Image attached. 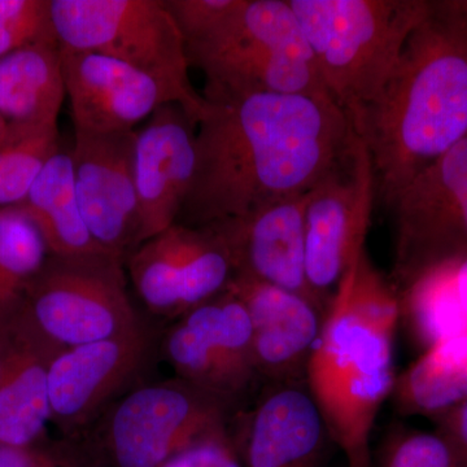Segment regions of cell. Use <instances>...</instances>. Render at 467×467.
<instances>
[{
  "mask_svg": "<svg viewBox=\"0 0 467 467\" xmlns=\"http://www.w3.org/2000/svg\"><path fill=\"white\" fill-rule=\"evenodd\" d=\"M196 164L175 223L202 227L309 192L358 134L331 98L204 90Z\"/></svg>",
  "mask_w": 467,
  "mask_h": 467,
  "instance_id": "1",
  "label": "cell"
},
{
  "mask_svg": "<svg viewBox=\"0 0 467 467\" xmlns=\"http://www.w3.org/2000/svg\"><path fill=\"white\" fill-rule=\"evenodd\" d=\"M356 134L387 205L467 137V0H434Z\"/></svg>",
  "mask_w": 467,
  "mask_h": 467,
  "instance_id": "2",
  "label": "cell"
},
{
  "mask_svg": "<svg viewBox=\"0 0 467 467\" xmlns=\"http://www.w3.org/2000/svg\"><path fill=\"white\" fill-rule=\"evenodd\" d=\"M400 296L367 250L347 270L306 370V387L347 467H373L371 432L391 398Z\"/></svg>",
  "mask_w": 467,
  "mask_h": 467,
  "instance_id": "3",
  "label": "cell"
},
{
  "mask_svg": "<svg viewBox=\"0 0 467 467\" xmlns=\"http://www.w3.org/2000/svg\"><path fill=\"white\" fill-rule=\"evenodd\" d=\"M319 77L353 130L376 103L431 0H288Z\"/></svg>",
  "mask_w": 467,
  "mask_h": 467,
  "instance_id": "4",
  "label": "cell"
},
{
  "mask_svg": "<svg viewBox=\"0 0 467 467\" xmlns=\"http://www.w3.org/2000/svg\"><path fill=\"white\" fill-rule=\"evenodd\" d=\"M184 45L190 67L205 77L204 90L331 98L288 0H238Z\"/></svg>",
  "mask_w": 467,
  "mask_h": 467,
  "instance_id": "5",
  "label": "cell"
},
{
  "mask_svg": "<svg viewBox=\"0 0 467 467\" xmlns=\"http://www.w3.org/2000/svg\"><path fill=\"white\" fill-rule=\"evenodd\" d=\"M58 45L116 58L173 92L198 126L205 99L192 88L182 34L162 0H51Z\"/></svg>",
  "mask_w": 467,
  "mask_h": 467,
  "instance_id": "6",
  "label": "cell"
},
{
  "mask_svg": "<svg viewBox=\"0 0 467 467\" xmlns=\"http://www.w3.org/2000/svg\"><path fill=\"white\" fill-rule=\"evenodd\" d=\"M234 410L186 380L144 384L99 418L98 439L110 467H161L187 445L232 423Z\"/></svg>",
  "mask_w": 467,
  "mask_h": 467,
  "instance_id": "7",
  "label": "cell"
},
{
  "mask_svg": "<svg viewBox=\"0 0 467 467\" xmlns=\"http://www.w3.org/2000/svg\"><path fill=\"white\" fill-rule=\"evenodd\" d=\"M60 348L107 339L142 322L115 256L60 259L48 254L18 310Z\"/></svg>",
  "mask_w": 467,
  "mask_h": 467,
  "instance_id": "8",
  "label": "cell"
},
{
  "mask_svg": "<svg viewBox=\"0 0 467 467\" xmlns=\"http://www.w3.org/2000/svg\"><path fill=\"white\" fill-rule=\"evenodd\" d=\"M392 273L398 294L467 254V137L396 193Z\"/></svg>",
  "mask_w": 467,
  "mask_h": 467,
  "instance_id": "9",
  "label": "cell"
},
{
  "mask_svg": "<svg viewBox=\"0 0 467 467\" xmlns=\"http://www.w3.org/2000/svg\"><path fill=\"white\" fill-rule=\"evenodd\" d=\"M160 352L177 378L212 393L236 411L261 382L250 317L227 288L175 319L160 342Z\"/></svg>",
  "mask_w": 467,
  "mask_h": 467,
  "instance_id": "10",
  "label": "cell"
},
{
  "mask_svg": "<svg viewBox=\"0 0 467 467\" xmlns=\"http://www.w3.org/2000/svg\"><path fill=\"white\" fill-rule=\"evenodd\" d=\"M376 189L373 162L358 135L349 158L309 192L306 278L326 312L347 270L365 250Z\"/></svg>",
  "mask_w": 467,
  "mask_h": 467,
  "instance_id": "11",
  "label": "cell"
},
{
  "mask_svg": "<svg viewBox=\"0 0 467 467\" xmlns=\"http://www.w3.org/2000/svg\"><path fill=\"white\" fill-rule=\"evenodd\" d=\"M125 267L147 309L174 319L223 294L234 275L229 252L212 227L181 223L140 244Z\"/></svg>",
  "mask_w": 467,
  "mask_h": 467,
  "instance_id": "12",
  "label": "cell"
},
{
  "mask_svg": "<svg viewBox=\"0 0 467 467\" xmlns=\"http://www.w3.org/2000/svg\"><path fill=\"white\" fill-rule=\"evenodd\" d=\"M153 344L152 330L142 321L115 337L61 349L48 376L51 422L61 434L77 438L98 422L142 373Z\"/></svg>",
  "mask_w": 467,
  "mask_h": 467,
  "instance_id": "13",
  "label": "cell"
},
{
  "mask_svg": "<svg viewBox=\"0 0 467 467\" xmlns=\"http://www.w3.org/2000/svg\"><path fill=\"white\" fill-rule=\"evenodd\" d=\"M137 131L76 133L70 158L77 199L91 235L119 260L140 244V213L135 182Z\"/></svg>",
  "mask_w": 467,
  "mask_h": 467,
  "instance_id": "14",
  "label": "cell"
},
{
  "mask_svg": "<svg viewBox=\"0 0 467 467\" xmlns=\"http://www.w3.org/2000/svg\"><path fill=\"white\" fill-rule=\"evenodd\" d=\"M230 427L243 467H322L333 442L306 383L267 384Z\"/></svg>",
  "mask_w": 467,
  "mask_h": 467,
  "instance_id": "15",
  "label": "cell"
},
{
  "mask_svg": "<svg viewBox=\"0 0 467 467\" xmlns=\"http://www.w3.org/2000/svg\"><path fill=\"white\" fill-rule=\"evenodd\" d=\"M60 58L76 133L133 131L160 107L178 104L164 85L116 58L61 46Z\"/></svg>",
  "mask_w": 467,
  "mask_h": 467,
  "instance_id": "16",
  "label": "cell"
},
{
  "mask_svg": "<svg viewBox=\"0 0 467 467\" xmlns=\"http://www.w3.org/2000/svg\"><path fill=\"white\" fill-rule=\"evenodd\" d=\"M227 290L242 301L252 328L254 365L261 382L306 383V370L326 317L315 303L243 273Z\"/></svg>",
  "mask_w": 467,
  "mask_h": 467,
  "instance_id": "17",
  "label": "cell"
},
{
  "mask_svg": "<svg viewBox=\"0 0 467 467\" xmlns=\"http://www.w3.org/2000/svg\"><path fill=\"white\" fill-rule=\"evenodd\" d=\"M309 192L291 196L251 212L207 225L225 244L234 273L254 276L295 292L326 309L306 278V209Z\"/></svg>",
  "mask_w": 467,
  "mask_h": 467,
  "instance_id": "18",
  "label": "cell"
},
{
  "mask_svg": "<svg viewBox=\"0 0 467 467\" xmlns=\"http://www.w3.org/2000/svg\"><path fill=\"white\" fill-rule=\"evenodd\" d=\"M196 126L177 103L160 107L135 140L140 242L173 225L195 171Z\"/></svg>",
  "mask_w": 467,
  "mask_h": 467,
  "instance_id": "19",
  "label": "cell"
},
{
  "mask_svg": "<svg viewBox=\"0 0 467 467\" xmlns=\"http://www.w3.org/2000/svg\"><path fill=\"white\" fill-rule=\"evenodd\" d=\"M61 349L21 312L0 325V447L46 442L51 422L48 376Z\"/></svg>",
  "mask_w": 467,
  "mask_h": 467,
  "instance_id": "20",
  "label": "cell"
},
{
  "mask_svg": "<svg viewBox=\"0 0 467 467\" xmlns=\"http://www.w3.org/2000/svg\"><path fill=\"white\" fill-rule=\"evenodd\" d=\"M16 207L38 227L50 256L60 259L115 256L95 241L86 225L77 199L70 152L58 149L51 156L34 181L26 201Z\"/></svg>",
  "mask_w": 467,
  "mask_h": 467,
  "instance_id": "21",
  "label": "cell"
},
{
  "mask_svg": "<svg viewBox=\"0 0 467 467\" xmlns=\"http://www.w3.org/2000/svg\"><path fill=\"white\" fill-rule=\"evenodd\" d=\"M66 94L60 46H27L0 58V115L8 125L57 129Z\"/></svg>",
  "mask_w": 467,
  "mask_h": 467,
  "instance_id": "22",
  "label": "cell"
},
{
  "mask_svg": "<svg viewBox=\"0 0 467 467\" xmlns=\"http://www.w3.org/2000/svg\"><path fill=\"white\" fill-rule=\"evenodd\" d=\"M391 400L407 417L432 418L467 401V328L422 350L396 376Z\"/></svg>",
  "mask_w": 467,
  "mask_h": 467,
  "instance_id": "23",
  "label": "cell"
},
{
  "mask_svg": "<svg viewBox=\"0 0 467 467\" xmlns=\"http://www.w3.org/2000/svg\"><path fill=\"white\" fill-rule=\"evenodd\" d=\"M47 257V245L36 223L16 205L0 208V325L23 308Z\"/></svg>",
  "mask_w": 467,
  "mask_h": 467,
  "instance_id": "24",
  "label": "cell"
},
{
  "mask_svg": "<svg viewBox=\"0 0 467 467\" xmlns=\"http://www.w3.org/2000/svg\"><path fill=\"white\" fill-rule=\"evenodd\" d=\"M58 149L57 129L8 125L0 142V208L26 201L34 181Z\"/></svg>",
  "mask_w": 467,
  "mask_h": 467,
  "instance_id": "25",
  "label": "cell"
},
{
  "mask_svg": "<svg viewBox=\"0 0 467 467\" xmlns=\"http://www.w3.org/2000/svg\"><path fill=\"white\" fill-rule=\"evenodd\" d=\"M377 467H467V456L441 432L396 425L377 451Z\"/></svg>",
  "mask_w": 467,
  "mask_h": 467,
  "instance_id": "26",
  "label": "cell"
},
{
  "mask_svg": "<svg viewBox=\"0 0 467 467\" xmlns=\"http://www.w3.org/2000/svg\"><path fill=\"white\" fill-rule=\"evenodd\" d=\"M33 45H58L51 0H0V58Z\"/></svg>",
  "mask_w": 467,
  "mask_h": 467,
  "instance_id": "27",
  "label": "cell"
},
{
  "mask_svg": "<svg viewBox=\"0 0 467 467\" xmlns=\"http://www.w3.org/2000/svg\"><path fill=\"white\" fill-rule=\"evenodd\" d=\"M161 467L243 466L229 425L187 445Z\"/></svg>",
  "mask_w": 467,
  "mask_h": 467,
  "instance_id": "28",
  "label": "cell"
},
{
  "mask_svg": "<svg viewBox=\"0 0 467 467\" xmlns=\"http://www.w3.org/2000/svg\"><path fill=\"white\" fill-rule=\"evenodd\" d=\"M236 2L238 0H162V5L187 43L208 33L235 7Z\"/></svg>",
  "mask_w": 467,
  "mask_h": 467,
  "instance_id": "29",
  "label": "cell"
},
{
  "mask_svg": "<svg viewBox=\"0 0 467 467\" xmlns=\"http://www.w3.org/2000/svg\"><path fill=\"white\" fill-rule=\"evenodd\" d=\"M60 447L61 442H43L32 448L0 447V467H50Z\"/></svg>",
  "mask_w": 467,
  "mask_h": 467,
  "instance_id": "30",
  "label": "cell"
},
{
  "mask_svg": "<svg viewBox=\"0 0 467 467\" xmlns=\"http://www.w3.org/2000/svg\"><path fill=\"white\" fill-rule=\"evenodd\" d=\"M431 422L436 431L450 439L467 456V401L441 416L432 418Z\"/></svg>",
  "mask_w": 467,
  "mask_h": 467,
  "instance_id": "31",
  "label": "cell"
},
{
  "mask_svg": "<svg viewBox=\"0 0 467 467\" xmlns=\"http://www.w3.org/2000/svg\"><path fill=\"white\" fill-rule=\"evenodd\" d=\"M50 467H94L81 451L73 447L72 442H61L60 451Z\"/></svg>",
  "mask_w": 467,
  "mask_h": 467,
  "instance_id": "32",
  "label": "cell"
},
{
  "mask_svg": "<svg viewBox=\"0 0 467 467\" xmlns=\"http://www.w3.org/2000/svg\"><path fill=\"white\" fill-rule=\"evenodd\" d=\"M454 288L461 309L467 317V254L461 257L454 272Z\"/></svg>",
  "mask_w": 467,
  "mask_h": 467,
  "instance_id": "33",
  "label": "cell"
},
{
  "mask_svg": "<svg viewBox=\"0 0 467 467\" xmlns=\"http://www.w3.org/2000/svg\"><path fill=\"white\" fill-rule=\"evenodd\" d=\"M8 130V122L3 119L2 115H0V142H2L3 138L5 137Z\"/></svg>",
  "mask_w": 467,
  "mask_h": 467,
  "instance_id": "34",
  "label": "cell"
}]
</instances>
